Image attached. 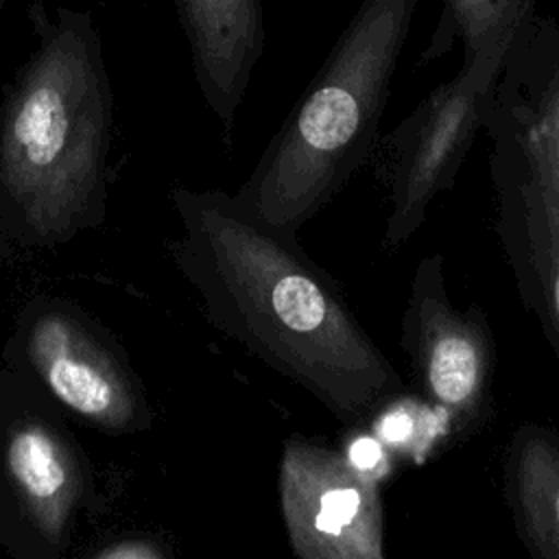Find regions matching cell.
<instances>
[{
	"label": "cell",
	"instance_id": "obj_1",
	"mask_svg": "<svg viewBox=\"0 0 559 559\" xmlns=\"http://www.w3.org/2000/svg\"><path fill=\"white\" fill-rule=\"evenodd\" d=\"M181 234L168 245L207 319L251 354L356 424L404 393L338 286L236 194L177 188Z\"/></svg>",
	"mask_w": 559,
	"mask_h": 559
},
{
	"label": "cell",
	"instance_id": "obj_2",
	"mask_svg": "<svg viewBox=\"0 0 559 559\" xmlns=\"http://www.w3.org/2000/svg\"><path fill=\"white\" fill-rule=\"evenodd\" d=\"M33 24L0 107V236L52 247L103 218L114 105L92 17L35 4Z\"/></svg>",
	"mask_w": 559,
	"mask_h": 559
},
{
	"label": "cell",
	"instance_id": "obj_3",
	"mask_svg": "<svg viewBox=\"0 0 559 559\" xmlns=\"http://www.w3.org/2000/svg\"><path fill=\"white\" fill-rule=\"evenodd\" d=\"M419 2H360L319 76L236 192L262 223L295 234L371 157Z\"/></svg>",
	"mask_w": 559,
	"mask_h": 559
},
{
	"label": "cell",
	"instance_id": "obj_4",
	"mask_svg": "<svg viewBox=\"0 0 559 559\" xmlns=\"http://www.w3.org/2000/svg\"><path fill=\"white\" fill-rule=\"evenodd\" d=\"M92 498L90 461L28 378L0 369V544L13 559H66Z\"/></svg>",
	"mask_w": 559,
	"mask_h": 559
},
{
	"label": "cell",
	"instance_id": "obj_5",
	"mask_svg": "<svg viewBox=\"0 0 559 559\" xmlns=\"http://www.w3.org/2000/svg\"><path fill=\"white\" fill-rule=\"evenodd\" d=\"M7 367L28 378L52 404L105 435L144 430V391L116 345L79 308L59 299L24 304Z\"/></svg>",
	"mask_w": 559,
	"mask_h": 559
},
{
	"label": "cell",
	"instance_id": "obj_6",
	"mask_svg": "<svg viewBox=\"0 0 559 559\" xmlns=\"http://www.w3.org/2000/svg\"><path fill=\"white\" fill-rule=\"evenodd\" d=\"M509 55L483 50L463 59L461 70L439 83L386 135L389 249L406 245L424 225L430 203L454 186L478 131L485 129Z\"/></svg>",
	"mask_w": 559,
	"mask_h": 559
},
{
	"label": "cell",
	"instance_id": "obj_7",
	"mask_svg": "<svg viewBox=\"0 0 559 559\" xmlns=\"http://www.w3.org/2000/svg\"><path fill=\"white\" fill-rule=\"evenodd\" d=\"M400 345L419 400L439 415L448 439H469L487 426L493 415V332L480 306L461 310L452 304L441 253L415 266Z\"/></svg>",
	"mask_w": 559,
	"mask_h": 559
},
{
	"label": "cell",
	"instance_id": "obj_8",
	"mask_svg": "<svg viewBox=\"0 0 559 559\" xmlns=\"http://www.w3.org/2000/svg\"><path fill=\"white\" fill-rule=\"evenodd\" d=\"M280 509L299 559H386L380 485L341 450L288 437L280 456Z\"/></svg>",
	"mask_w": 559,
	"mask_h": 559
},
{
	"label": "cell",
	"instance_id": "obj_9",
	"mask_svg": "<svg viewBox=\"0 0 559 559\" xmlns=\"http://www.w3.org/2000/svg\"><path fill=\"white\" fill-rule=\"evenodd\" d=\"M496 231L522 306L535 314L559 369V203L522 142L487 116Z\"/></svg>",
	"mask_w": 559,
	"mask_h": 559
},
{
	"label": "cell",
	"instance_id": "obj_10",
	"mask_svg": "<svg viewBox=\"0 0 559 559\" xmlns=\"http://www.w3.org/2000/svg\"><path fill=\"white\" fill-rule=\"evenodd\" d=\"M489 116L522 142L559 203V15H535L524 28Z\"/></svg>",
	"mask_w": 559,
	"mask_h": 559
},
{
	"label": "cell",
	"instance_id": "obj_11",
	"mask_svg": "<svg viewBox=\"0 0 559 559\" xmlns=\"http://www.w3.org/2000/svg\"><path fill=\"white\" fill-rule=\"evenodd\" d=\"M188 37L197 83L225 133L262 52L260 0H173Z\"/></svg>",
	"mask_w": 559,
	"mask_h": 559
},
{
	"label": "cell",
	"instance_id": "obj_12",
	"mask_svg": "<svg viewBox=\"0 0 559 559\" xmlns=\"http://www.w3.org/2000/svg\"><path fill=\"white\" fill-rule=\"evenodd\" d=\"M502 489L531 559H559V432L520 424L504 448Z\"/></svg>",
	"mask_w": 559,
	"mask_h": 559
},
{
	"label": "cell",
	"instance_id": "obj_13",
	"mask_svg": "<svg viewBox=\"0 0 559 559\" xmlns=\"http://www.w3.org/2000/svg\"><path fill=\"white\" fill-rule=\"evenodd\" d=\"M539 0H443V9L419 66L432 63L450 52L454 41L463 46V59L483 50L511 52L524 28L535 17Z\"/></svg>",
	"mask_w": 559,
	"mask_h": 559
},
{
	"label": "cell",
	"instance_id": "obj_14",
	"mask_svg": "<svg viewBox=\"0 0 559 559\" xmlns=\"http://www.w3.org/2000/svg\"><path fill=\"white\" fill-rule=\"evenodd\" d=\"M435 413L424 400H411L406 393L386 402L371 415V430L395 454L397 461L411 456L421 459V450L430 448L441 432L448 437L441 421H424Z\"/></svg>",
	"mask_w": 559,
	"mask_h": 559
},
{
	"label": "cell",
	"instance_id": "obj_15",
	"mask_svg": "<svg viewBox=\"0 0 559 559\" xmlns=\"http://www.w3.org/2000/svg\"><path fill=\"white\" fill-rule=\"evenodd\" d=\"M345 461L365 478L373 483H382L389 478L393 465L397 463L395 454L376 437L371 428L358 430L352 437H347L345 448L341 450Z\"/></svg>",
	"mask_w": 559,
	"mask_h": 559
},
{
	"label": "cell",
	"instance_id": "obj_16",
	"mask_svg": "<svg viewBox=\"0 0 559 559\" xmlns=\"http://www.w3.org/2000/svg\"><path fill=\"white\" fill-rule=\"evenodd\" d=\"M92 559H168V552L157 539L135 535L105 546Z\"/></svg>",
	"mask_w": 559,
	"mask_h": 559
},
{
	"label": "cell",
	"instance_id": "obj_17",
	"mask_svg": "<svg viewBox=\"0 0 559 559\" xmlns=\"http://www.w3.org/2000/svg\"><path fill=\"white\" fill-rule=\"evenodd\" d=\"M4 2H7V0H0V7H2V4H4Z\"/></svg>",
	"mask_w": 559,
	"mask_h": 559
}]
</instances>
